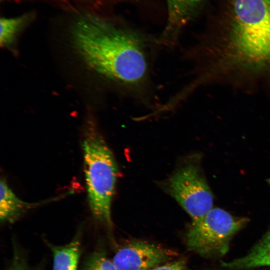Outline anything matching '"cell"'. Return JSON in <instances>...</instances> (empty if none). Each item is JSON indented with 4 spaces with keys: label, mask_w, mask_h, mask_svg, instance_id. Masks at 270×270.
<instances>
[{
    "label": "cell",
    "mask_w": 270,
    "mask_h": 270,
    "mask_svg": "<svg viewBox=\"0 0 270 270\" xmlns=\"http://www.w3.org/2000/svg\"><path fill=\"white\" fill-rule=\"evenodd\" d=\"M78 14L70 37L84 64L124 90L138 94L144 91L150 75L148 38L98 12Z\"/></svg>",
    "instance_id": "cell-1"
},
{
    "label": "cell",
    "mask_w": 270,
    "mask_h": 270,
    "mask_svg": "<svg viewBox=\"0 0 270 270\" xmlns=\"http://www.w3.org/2000/svg\"><path fill=\"white\" fill-rule=\"evenodd\" d=\"M230 62L246 68L270 64V0H234L228 38L220 46Z\"/></svg>",
    "instance_id": "cell-2"
},
{
    "label": "cell",
    "mask_w": 270,
    "mask_h": 270,
    "mask_svg": "<svg viewBox=\"0 0 270 270\" xmlns=\"http://www.w3.org/2000/svg\"><path fill=\"white\" fill-rule=\"evenodd\" d=\"M82 148L89 207L96 220L111 227V204L118 168L114 155L92 118L86 122Z\"/></svg>",
    "instance_id": "cell-3"
},
{
    "label": "cell",
    "mask_w": 270,
    "mask_h": 270,
    "mask_svg": "<svg viewBox=\"0 0 270 270\" xmlns=\"http://www.w3.org/2000/svg\"><path fill=\"white\" fill-rule=\"evenodd\" d=\"M247 222L248 219L235 217L220 208H212L192 223L186 234L187 245L204 256H222L228 251L232 237Z\"/></svg>",
    "instance_id": "cell-4"
},
{
    "label": "cell",
    "mask_w": 270,
    "mask_h": 270,
    "mask_svg": "<svg viewBox=\"0 0 270 270\" xmlns=\"http://www.w3.org/2000/svg\"><path fill=\"white\" fill-rule=\"evenodd\" d=\"M168 192L192 218H202L212 208L213 196L199 168L194 164L182 166L169 179Z\"/></svg>",
    "instance_id": "cell-5"
},
{
    "label": "cell",
    "mask_w": 270,
    "mask_h": 270,
    "mask_svg": "<svg viewBox=\"0 0 270 270\" xmlns=\"http://www.w3.org/2000/svg\"><path fill=\"white\" fill-rule=\"evenodd\" d=\"M172 254L155 244L134 241L120 248L112 261L118 270H150L169 260Z\"/></svg>",
    "instance_id": "cell-6"
},
{
    "label": "cell",
    "mask_w": 270,
    "mask_h": 270,
    "mask_svg": "<svg viewBox=\"0 0 270 270\" xmlns=\"http://www.w3.org/2000/svg\"><path fill=\"white\" fill-rule=\"evenodd\" d=\"M203 0H166L168 16L158 42L166 46L176 44L184 28L193 19Z\"/></svg>",
    "instance_id": "cell-7"
},
{
    "label": "cell",
    "mask_w": 270,
    "mask_h": 270,
    "mask_svg": "<svg viewBox=\"0 0 270 270\" xmlns=\"http://www.w3.org/2000/svg\"><path fill=\"white\" fill-rule=\"evenodd\" d=\"M222 266L232 270H244L270 266V230L250 251L244 256Z\"/></svg>",
    "instance_id": "cell-8"
},
{
    "label": "cell",
    "mask_w": 270,
    "mask_h": 270,
    "mask_svg": "<svg viewBox=\"0 0 270 270\" xmlns=\"http://www.w3.org/2000/svg\"><path fill=\"white\" fill-rule=\"evenodd\" d=\"M0 219L2 222H12L37 204L23 201L16 196L5 178L0 182Z\"/></svg>",
    "instance_id": "cell-9"
},
{
    "label": "cell",
    "mask_w": 270,
    "mask_h": 270,
    "mask_svg": "<svg viewBox=\"0 0 270 270\" xmlns=\"http://www.w3.org/2000/svg\"><path fill=\"white\" fill-rule=\"evenodd\" d=\"M54 256L52 270H77L80 254L79 239L59 246H51Z\"/></svg>",
    "instance_id": "cell-10"
},
{
    "label": "cell",
    "mask_w": 270,
    "mask_h": 270,
    "mask_svg": "<svg viewBox=\"0 0 270 270\" xmlns=\"http://www.w3.org/2000/svg\"><path fill=\"white\" fill-rule=\"evenodd\" d=\"M34 18L32 12L12 18H2L0 20V44L8 46L15 40L18 35Z\"/></svg>",
    "instance_id": "cell-11"
},
{
    "label": "cell",
    "mask_w": 270,
    "mask_h": 270,
    "mask_svg": "<svg viewBox=\"0 0 270 270\" xmlns=\"http://www.w3.org/2000/svg\"><path fill=\"white\" fill-rule=\"evenodd\" d=\"M78 12H96L110 0H52Z\"/></svg>",
    "instance_id": "cell-12"
},
{
    "label": "cell",
    "mask_w": 270,
    "mask_h": 270,
    "mask_svg": "<svg viewBox=\"0 0 270 270\" xmlns=\"http://www.w3.org/2000/svg\"><path fill=\"white\" fill-rule=\"evenodd\" d=\"M82 270H118L112 261L101 251L96 252L85 261Z\"/></svg>",
    "instance_id": "cell-13"
},
{
    "label": "cell",
    "mask_w": 270,
    "mask_h": 270,
    "mask_svg": "<svg viewBox=\"0 0 270 270\" xmlns=\"http://www.w3.org/2000/svg\"><path fill=\"white\" fill-rule=\"evenodd\" d=\"M150 270H188V269L184 260L178 259L161 264Z\"/></svg>",
    "instance_id": "cell-14"
},
{
    "label": "cell",
    "mask_w": 270,
    "mask_h": 270,
    "mask_svg": "<svg viewBox=\"0 0 270 270\" xmlns=\"http://www.w3.org/2000/svg\"><path fill=\"white\" fill-rule=\"evenodd\" d=\"M8 270H32L16 252L14 254L12 262Z\"/></svg>",
    "instance_id": "cell-15"
},
{
    "label": "cell",
    "mask_w": 270,
    "mask_h": 270,
    "mask_svg": "<svg viewBox=\"0 0 270 270\" xmlns=\"http://www.w3.org/2000/svg\"><path fill=\"white\" fill-rule=\"evenodd\" d=\"M267 182H268V184H269L270 186V178H268V180H267Z\"/></svg>",
    "instance_id": "cell-16"
}]
</instances>
